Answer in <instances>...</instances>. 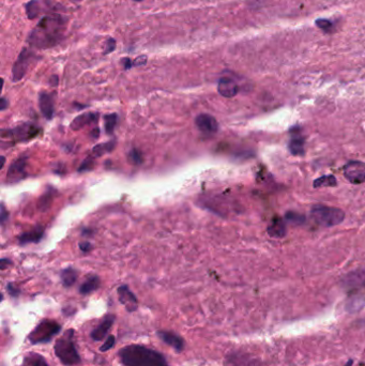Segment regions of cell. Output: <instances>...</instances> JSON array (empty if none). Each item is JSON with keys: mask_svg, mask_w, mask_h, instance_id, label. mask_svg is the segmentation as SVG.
<instances>
[{"mask_svg": "<svg viewBox=\"0 0 365 366\" xmlns=\"http://www.w3.org/2000/svg\"><path fill=\"white\" fill-rule=\"evenodd\" d=\"M286 218L293 224H302L304 222V216L295 212H288L286 214Z\"/></svg>", "mask_w": 365, "mask_h": 366, "instance_id": "f546056e", "label": "cell"}, {"mask_svg": "<svg viewBox=\"0 0 365 366\" xmlns=\"http://www.w3.org/2000/svg\"><path fill=\"white\" fill-rule=\"evenodd\" d=\"M312 218L318 225L332 227L340 224L345 218V212L339 208L325 205H316L311 210Z\"/></svg>", "mask_w": 365, "mask_h": 366, "instance_id": "277c9868", "label": "cell"}, {"mask_svg": "<svg viewBox=\"0 0 365 366\" xmlns=\"http://www.w3.org/2000/svg\"><path fill=\"white\" fill-rule=\"evenodd\" d=\"M118 295H119V301L121 304H124L129 312H135L137 309V298L133 294L127 285L120 286L118 288Z\"/></svg>", "mask_w": 365, "mask_h": 366, "instance_id": "30bf717a", "label": "cell"}, {"mask_svg": "<svg viewBox=\"0 0 365 366\" xmlns=\"http://www.w3.org/2000/svg\"><path fill=\"white\" fill-rule=\"evenodd\" d=\"M61 327L55 320L45 319L33 329L28 335V339L33 345L37 344L48 343L55 335L59 333Z\"/></svg>", "mask_w": 365, "mask_h": 366, "instance_id": "5b68a950", "label": "cell"}, {"mask_svg": "<svg viewBox=\"0 0 365 366\" xmlns=\"http://www.w3.org/2000/svg\"><path fill=\"white\" fill-rule=\"evenodd\" d=\"M7 289H8V292H9V295L11 297H17L19 295V290L17 289V288L13 284H11V283L8 284Z\"/></svg>", "mask_w": 365, "mask_h": 366, "instance_id": "836d02e7", "label": "cell"}, {"mask_svg": "<svg viewBox=\"0 0 365 366\" xmlns=\"http://www.w3.org/2000/svg\"><path fill=\"white\" fill-rule=\"evenodd\" d=\"M268 234L270 237L272 238H276V239H281L283 237H285L286 235V225L284 223V221L281 218H276L274 219L272 223L268 226Z\"/></svg>", "mask_w": 365, "mask_h": 366, "instance_id": "d6986e66", "label": "cell"}, {"mask_svg": "<svg viewBox=\"0 0 365 366\" xmlns=\"http://www.w3.org/2000/svg\"><path fill=\"white\" fill-rule=\"evenodd\" d=\"M336 185V179L333 175H328L320 177V178L316 179L314 181L315 187H325V186H335Z\"/></svg>", "mask_w": 365, "mask_h": 366, "instance_id": "484cf974", "label": "cell"}, {"mask_svg": "<svg viewBox=\"0 0 365 366\" xmlns=\"http://www.w3.org/2000/svg\"><path fill=\"white\" fill-rule=\"evenodd\" d=\"M39 133V129H37L35 126L32 125H28V124H24L21 126L16 127L13 130L8 131V133H3V136H10L13 137L14 139L17 140H28L35 137Z\"/></svg>", "mask_w": 365, "mask_h": 366, "instance_id": "9c48e42d", "label": "cell"}, {"mask_svg": "<svg viewBox=\"0 0 365 366\" xmlns=\"http://www.w3.org/2000/svg\"><path fill=\"white\" fill-rule=\"evenodd\" d=\"M66 18L61 14L43 17L28 37L31 46L37 48H51L62 40L65 31Z\"/></svg>", "mask_w": 365, "mask_h": 366, "instance_id": "6da1fadb", "label": "cell"}, {"mask_svg": "<svg viewBox=\"0 0 365 366\" xmlns=\"http://www.w3.org/2000/svg\"><path fill=\"white\" fill-rule=\"evenodd\" d=\"M345 285L346 287L351 288H358L365 285V270L355 271L348 274L345 277Z\"/></svg>", "mask_w": 365, "mask_h": 366, "instance_id": "ac0fdd59", "label": "cell"}, {"mask_svg": "<svg viewBox=\"0 0 365 366\" xmlns=\"http://www.w3.org/2000/svg\"><path fill=\"white\" fill-rule=\"evenodd\" d=\"M147 56H145V55H140V56H138L134 61H133V65L134 66H140V65H143L147 63Z\"/></svg>", "mask_w": 365, "mask_h": 366, "instance_id": "d6a6232c", "label": "cell"}, {"mask_svg": "<svg viewBox=\"0 0 365 366\" xmlns=\"http://www.w3.org/2000/svg\"><path fill=\"white\" fill-rule=\"evenodd\" d=\"M317 25L319 28H322L324 30H329L331 28V23L329 20H326V19H322V20H318L317 21Z\"/></svg>", "mask_w": 365, "mask_h": 366, "instance_id": "d590c367", "label": "cell"}, {"mask_svg": "<svg viewBox=\"0 0 365 366\" xmlns=\"http://www.w3.org/2000/svg\"><path fill=\"white\" fill-rule=\"evenodd\" d=\"M36 54L28 48H24L20 52L17 60L15 61L12 69V80L13 82H19L25 76L30 64L35 61Z\"/></svg>", "mask_w": 365, "mask_h": 366, "instance_id": "8992f818", "label": "cell"}, {"mask_svg": "<svg viewBox=\"0 0 365 366\" xmlns=\"http://www.w3.org/2000/svg\"><path fill=\"white\" fill-rule=\"evenodd\" d=\"M121 63H123L125 70H129L133 66V61L130 58H124L123 60H121Z\"/></svg>", "mask_w": 365, "mask_h": 366, "instance_id": "8d00e7d4", "label": "cell"}, {"mask_svg": "<svg viewBox=\"0 0 365 366\" xmlns=\"http://www.w3.org/2000/svg\"><path fill=\"white\" fill-rule=\"evenodd\" d=\"M217 91L224 97H234L239 91V87L234 80L228 79V77H223L218 82Z\"/></svg>", "mask_w": 365, "mask_h": 366, "instance_id": "4fadbf2b", "label": "cell"}, {"mask_svg": "<svg viewBox=\"0 0 365 366\" xmlns=\"http://www.w3.org/2000/svg\"><path fill=\"white\" fill-rule=\"evenodd\" d=\"M114 345H115V336L110 335V336L107 337V339L105 340V343L103 344V345L100 347V351L105 352V351H107L109 349H112L114 347Z\"/></svg>", "mask_w": 365, "mask_h": 366, "instance_id": "4dcf8cb0", "label": "cell"}, {"mask_svg": "<svg viewBox=\"0 0 365 366\" xmlns=\"http://www.w3.org/2000/svg\"><path fill=\"white\" fill-rule=\"evenodd\" d=\"M303 138L301 136H294L291 138V141H290V145H289V148H290V151L293 152V154L295 155H302L304 153V146H303Z\"/></svg>", "mask_w": 365, "mask_h": 366, "instance_id": "cb8c5ba5", "label": "cell"}, {"mask_svg": "<svg viewBox=\"0 0 365 366\" xmlns=\"http://www.w3.org/2000/svg\"><path fill=\"white\" fill-rule=\"evenodd\" d=\"M116 48V40L113 38H109L106 43H105V50L103 52L104 55H108L110 53H113Z\"/></svg>", "mask_w": 365, "mask_h": 366, "instance_id": "1f68e13d", "label": "cell"}, {"mask_svg": "<svg viewBox=\"0 0 365 366\" xmlns=\"http://www.w3.org/2000/svg\"><path fill=\"white\" fill-rule=\"evenodd\" d=\"M98 120V114L94 113H86V114H82L80 116H77L71 124V129L74 131L81 130L84 127L92 124V122Z\"/></svg>", "mask_w": 365, "mask_h": 366, "instance_id": "e0dca14e", "label": "cell"}, {"mask_svg": "<svg viewBox=\"0 0 365 366\" xmlns=\"http://www.w3.org/2000/svg\"><path fill=\"white\" fill-rule=\"evenodd\" d=\"M8 217H9V212L7 211V209H6L5 205L2 204V214H0V219H2V225H3V226L5 225V223H6V221L8 219Z\"/></svg>", "mask_w": 365, "mask_h": 366, "instance_id": "e575fe53", "label": "cell"}, {"mask_svg": "<svg viewBox=\"0 0 365 366\" xmlns=\"http://www.w3.org/2000/svg\"><path fill=\"white\" fill-rule=\"evenodd\" d=\"M80 249H81L83 252H89V251L92 249V247H91L90 243H88V242H82V243L80 244Z\"/></svg>", "mask_w": 365, "mask_h": 366, "instance_id": "74e56055", "label": "cell"}, {"mask_svg": "<svg viewBox=\"0 0 365 366\" xmlns=\"http://www.w3.org/2000/svg\"><path fill=\"white\" fill-rule=\"evenodd\" d=\"M10 263H11V261L9 259L4 258V259L0 260V268H2V270H5L7 268V265H9Z\"/></svg>", "mask_w": 365, "mask_h": 366, "instance_id": "f35d334b", "label": "cell"}, {"mask_svg": "<svg viewBox=\"0 0 365 366\" xmlns=\"http://www.w3.org/2000/svg\"><path fill=\"white\" fill-rule=\"evenodd\" d=\"M114 321H115V316L114 315H107L104 317V319L102 320V323L100 324L91 333V337L92 339L96 340V341H100L102 340L106 334L107 332L109 331V329L112 328V326L114 325Z\"/></svg>", "mask_w": 365, "mask_h": 366, "instance_id": "5bb4252c", "label": "cell"}, {"mask_svg": "<svg viewBox=\"0 0 365 366\" xmlns=\"http://www.w3.org/2000/svg\"><path fill=\"white\" fill-rule=\"evenodd\" d=\"M77 275H79V273H77V271L73 268H66L62 270L60 277L63 286L71 287L72 285H74L77 280Z\"/></svg>", "mask_w": 365, "mask_h": 366, "instance_id": "7402d4cb", "label": "cell"}, {"mask_svg": "<svg viewBox=\"0 0 365 366\" xmlns=\"http://www.w3.org/2000/svg\"><path fill=\"white\" fill-rule=\"evenodd\" d=\"M26 14L29 19H35L37 18L42 10V6L39 0H30L29 3L26 4Z\"/></svg>", "mask_w": 365, "mask_h": 366, "instance_id": "603a6c76", "label": "cell"}, {"mask_svg": "<svg viewBox=\"0 0 365 366\" xmlns=\"http://www.w3.org/2000/svg\"><path fill=\"white\" fill-rule=\"evenodd\" d=\"M21 366H48V364L41 354L30 352L25 356Z\"/></svg>", "mask_w": 365, "mask_h": 366, "instance_id": "44dd1931", "label": "cell"}, {"mask_svg": "<svg viewBox=\"0 0 365 366\" xmlns=\"http://www.w3.org/2000/svg\"><path fill=\"white\" fill-rule=\"evenodd\" d=\"M115 147V141H108L106 143H100V145L95 146L92 150V153L95 158L101 157L102 154H105L107 152H110Z\"/></svg>", "mask_w": 365, "mask_h": 366, "instance_id": "4316f807", "label": "cell"}, {"mask_svg": "<svg viewBox=\"0 0 365 366\" xmlns=\"http://www.w3.org/2000/svg\"><path fill=\"white\" fill-rule=\"evenodd\" d=\"M119 357L126 366H169L163 354L141 345L124 347Z\"/></svg>", "mask_w": 365, "mask_h": 366, "instance_id": "7a4b0ae2", "label": "cell"}, {"mask_svg": "<svg viewBox=\"0 0 365 366\" xmlns=\"http://www.w3.org/2000/svg\"><path fill=\"white\" fill-rule=\"evenodd\" d=\"M55 353L65 366H73L81 362L80 354L74 344V331H65L63 335L55 343Z\"/></svg>", "mask_w": 365, "mask_h": 366, "instance_id": "3957f363", "label": "cell"}, {"mask_svg": "<svg viewBox=\"0 0 365 366\" xmlns=\"http://www.w3.org/2000/svg\"><path fill=\"white\" fill-rule=\"evenodd\" d=\"M71 2L72 3H80V2H82V0H71Z\"/></svg>", "mask_w": 365, "mask_h": 366, "instance_id": "b9f144b4", "label": "cell"}, {"mask_svg": "<svg viewBox=\"0 0 365 366\" xmlns=\"http://www.w3.org/2000/svg\"><path fill=\"white\" fill-rule=\"evenodd\" d=\"M0 106H2V110H5L9 106V102L6 97H2V102H0Z\"/></svg>", "mask_w": 365, "mask_h": 366, "instance_id": "ab89813d", "label": "cell"}, {"mask_svg": "<svg viewBox=\"0 0 365 366\" xmlns=\"http://www.w3.org/2000/svg\"><path fill=\"white\" fill-rule=\"evenodd\" d=\"M27 158L23 157L11 164L10 168L7 174V182L8 183H16L23 180L26 177V166H27Z\"/></svg>", "mask_w": 365, "mask_h": 366, "instance_id": "ba28073f", "label": "cell"}, {"mask_svg": "<svg viewBox=\"0 0 365 366\" xmlns=\"http://www.w3.org/2000/svg\"><path fill=\"white\" fill-rule=\"evenodd\" d=\"M104 122H105V132L107 134H113L114 130L117 126L118 122V116L117 114H108L104 116Z\"/></svg>", "mask_w": 365, "mask_h": 366, "instance_id": "d4e9b609", "label": "cell"}, {"mask_svg": "<svg viewBox=\"0 0 365 366\" xmlns=\"http://www.w3.org/2000/svg\"><path fill=\"white\" fill-rule=\"evenodd\" d=\"M39 105L43 116L46 119H52L54 116V99L47 92H41L39 96Z\"/></svg>", "mask_w": 365, "mask_h": 366, "instance_id": "9a60e30c", "label": "cell"}, {"mask_svg": "<svg viewBox=\"0 0 365 366\" xmlns=\"http://www.w3.org/2000/svg\"><path fill=\"white\" fill-rule=\"evenodd\" d=\"M196 127L204 133H216L218 124L214 117L208 114L198 115L195 119Z\"/></svg>", "mask_w": 365, "mask_h": 366, "instance_id": "8fae6325", "label": "cell"}, {"mask_svg": "<svg viewBox=\"0 0 365 366\" xmlns=\"http://www.w3.org/2000/svg\"><path fill=\"white\" fill-rule=\"evenodd\" d=\"M100 284H101V281H100L99 276L90 275L82 284V286L80 288V292L82 295H89V294H91V292H93L94 290L98 289V288L100 287Z\"/></svg>", "mask_w": 365, "mask_h": 366, "instance_id": "ffe728a7", "label": "cell"}, {"mask_svg": "<svg viewBox=\"0 0 365 366\" xmlns=\"http://www.w3.org/2000/svg\"><path fill=\"white\" fill-rule=\"evenodd\" d=\"M128 158H129V161L134 165H139L142 162L141 152L137 149H133L132 151H130Z\"/></svg>", "mask_w": 365, "mask_h": 366, "instance_id": "f1b7e54d", "label": "cell"}, {"mask_svg": "<svg viewBox=\"0 0 365 366\" xmlns=\"http://www.w3.org/2000/svg\"><path fill=\"white\" fill-rule=\"evenodd\" d=\"M134 2H142V0H134Z\"/></svg>", "mask_w": 365, "mask_h": 366, "instance_id": "7bdbcfd3", "label": "cell"}, {"mask_svg": "<svg viewBox=\"0 0 365 366\" xmlns=\"http://www.w3.org/2000/svg\"><path fill=\"white\" fill-rule=\"evenodd\" d=\"M52 201H53V194L51 192L45 193L40 198V201L38 203V208L41 210V211H45V210H47L51 207Z\"/></svg>", "mask_w": 365, "mask_h": 366, "instance_id": "83f0119b", "label": "cell"}, {"mask_svg": "<svg viewBox=\"0 0 365 366\" xmlns=\"http://www.w3.org/2000/svg\"><path fill=\"white\" fill-rule=\"evenodd\" d=\"M345 366H352V361H351V360L348 361V362L345 364Z\"/></svg>", "mask_w": 365, "mask_h": 366, "instance_id": "60d3db41", "label": "cell"}, {"mask_svg": "<svg viewBox=\"0 0 365 366\" xmlns=\"http://www.w3.org/2000/svg\"><path fill=\"white\" fill-rule=\"evenodd\" d=\"M43 235H44V228L41 225H39L27 232H24L23 235H20L18 238V242L19 244H27L30 242L37 243L43 238Z\"/></svg>", "mask_w": 365, "mask_h": 366, "instance_id": "2e32d148", "label": "cell"}, {"mask_svg": "<svg viewBox=\"0 0 365 366\" xmlns=\"http://www.w3.org/2000/svg\"><path fill=\"white\" fill-rule=\"evenodd\" d=\"M346 179L353 184H361L365 182V164L359 161L349 162L344 169Z\"/></svg>", "mask_w": 365, "mask_h": 366, "instance_id": "52a82bcc", "label": "cell"}, {"mask_svg": "<svg viewBox=\"0 0 365 366\" xmlns=\"http://www.w3.org/2000/svg\"><path fill=\"white\" fill-rule=\"evenodd\" d=\"M158 336L168 346L173 347L177 352H180L184 348V340L181 336L177 335L174 332L169 331H159Z\"/></svg>", "mask_w": 365, "mask_h": 366, "instance_id": "7c38bea8", "label": "cell"}]
</instances>
